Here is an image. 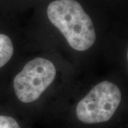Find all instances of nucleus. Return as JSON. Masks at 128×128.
<instances>
[{
  "mask_svg": "<svg viewBox=\"0 0 128 128\" xmlns=\"http://www.w3.org/2000/svg\"><path fill=\"white\" fill-rule=\"evenodd\" d=\"M47 16L73 49L85 51L95 44L96 32L92 21L76 0L52 2L47 8Z\"/></svg>",
  "mask_w": 128,
  "mask_h": 128,
  "instance_id": "obj_1",
  "label": "nucleus"
},
{
  "mask_svg": "<svg viewBox=\"0 0 128 128\" xmlns=\"http://www.w3.org/2000/svg\"><path fill=\"white\" fill-rule=\"evenodd\" d=\"M122 102V92L113 82L98 83L75 108L74 117L82 125L94 126L108 123L114 118Z\"/></svg>",
  "mask_w": 128,
  "mask_h": 128,
  "instance_id": "obj_2",
  "label": "nucleus"
},
{
  "mask_svg": "<svg viewBox=\"0 0 128 128\" xmlns=\"http://www.w3.org/2000/svg\"><path fill=\"white\" fill-rule=\"evenodd\" d=\"M56 68L50 60L36 57L29 60L13 80L14 93L24 104L37 101L55 80Z\"/></svg>",
  "mask_w": 128,
  "mask_h": 128,
  "instance_id": "obj_3",
  "label": "nucleus"
},
{
  "mask_svg": "<svg viewBox=\"0 0 128 128\" xmlns=\"http://www.w3.org/2000/svg\"><path fill=\"white\" fill-rule=\"evenodd\" d=\"M14 54V45L7 35L0 34V68L9 62Z\"/></svg>",
  "mask_w": 128,
  "mask_h": 128,
  "instance_id": "obj_4",
  "label": "nucleus"
},
{
  "mask_svg": "<svg viewBox=\"0 0 128 128\" xmlns=\"http://www.w3.org/2000/svg\"><path fill=\"white\" fill-rule=\"evenodd\" d=\"M0 128H24V127L14 116L0 113Z\"/></svg>",
  "mask_w": 128,
  "mask_h": 128,
  "instance_id": "obj_5",
  "label": "nucleus"
}]
</instances>
